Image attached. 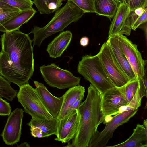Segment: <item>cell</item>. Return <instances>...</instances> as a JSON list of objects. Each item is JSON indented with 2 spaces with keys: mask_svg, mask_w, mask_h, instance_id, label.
Masks as SVG:
<instances>
[{
  "mask_svg": "<svg viewBox=\"0 0 147 147\" xmlns=\"http://www.w3.org/2000/svg\"><path fill=\"white\" fill-rule=\"evenodd\" d=\"M19 30L4 32L0 38V75L19 87L28 83L34 71L32 41Z\"/></svg>",
  "mask_w": 147,
  "mask_h": 147,
  "instance_id": "obj_1",
  "label": "cell"
},
{
  "mask_svg": "<svg viewBox=\"0 0 147 147\" xmlns=\"http://www.w3.org/2000/svg\"><path fill=\"white\" fill-rule=\"evenodd\" d=\"M85 88L79 85L69 88L62 96L63 101L60 113L57 118L60 120L68 114L69 109L79 98L84 97Z\"/></svg>",
  "mask_w": 147,
  "mask_h": 147,
  "instance_id": "obj_18",
  "label": "cell"
},
{
  "mask_svg": "<svg viewBox=\"0 0 147 147\" xmlns=\"http://www.w3.org/2000/svg\"><path fill=\"white\" fill-rule=\"evenodd\" d=\"M113 36L129 63L137 78L138 79L143 77L146 63L143 59L137 45L123 34H118Z\"/></svg>",
  "mask_w": 147,
  "mask_h": 147,
  "instance_id": "obj_9",
  "label": "cell"
},
{
  "mask_svg": "<svg viewBox=\"0 0 147 147\" xmlns=\"http://www.w3.org/2000/svg\"><path fill=\"white\" fill-rule=\"evenodd\" d=\"M120 3L117 0H94L95 13L109 18L113 17Z\"/></svg>",
  "mask_w": 147,
  "mask_h": 147,
  "instance_id": "obj_21",
  "label": "cell"
},
{
  "mask_svg": "<svg viewBox=\"0 0 147 147\" xmlns=\"http://www.w3.org/2000/svg\"><path fill=\"white\" fill-rule=\"evenodd\" d=\"M80 116L78 109L67 115L59 120L57 130L56 141L66 143L74 137L80 125Z\"/></svg>",
  "mask_w": 147,
  "mask_h": 147,
  "instance_id": "obj_12",
  "label": "cell"
},
{
  "mask_svg": "<svg viewBox=\"0 0 147 147\" xmlns=\"http://www.w3.org/2000/svg\"><path fill=\"white\" fill-rule=\"evenodd\" d=\"M17 93V91L11 87L8 81L0 75V97L12 101Z\"/></svg>",
  "mask_w": 147,
  "mask_h": 147,
  "instance_id": "obj_23",
  "label": "cell"
},
{
  "mask_svg": "<svg viewBox=\"0 0 147 147\" xmlns=\"http://www.w3.org/2000/svg\"><path fill=\"white\" fill-rule=\"evenodd\" d=\"M36 12V10L32 8L21 11L0 26V31L4 33L19 30L20 26L24 24L27 23Z\"/></svg>",
  "mask_w": 147,
  "mask_h": 147,
  "instance_id": "obj_19",
  "label": "cell"
},
{
  "mask_svg": "<svg viewBox=\"0 0 147 147\" xmlns=\"http://www.w3.org/2000/svg\"><path fill=\"white\" fill-rule=\"evenodd\" d=\"M0 7H1L7 11L11 10L18 8H17L14 7L10 5H9L0 1Z\"/></svg>",
  "mask_w": 147,
  "mask_h": 147,
  "instance_id": "obj_35",
  "label": "cell"
},
{
  "mask_svg": "<svg viewBox=\"0 0 147 147\" xmlns=\"http://www.w3.org/2000/svg\"><path fill=\"white\" fill-rule=\"evenodd\" d=\"M108 147H147V121L144 120L143 124H138L133 130L131 136L125 141Z\"/></svg>",
  "mask_w": 147,
  "mask_h": 147,
  "instance_id": "obj_16",
  "label": "cell"
},
{
  "mask_svg": "<svg viewBox=\"0 0 147 147\" xmlns=\"http://www.w3.org/2000/svg\"><path fill=\"white\" fill-rule=\"evenodd\" d=\"M125 99L127 104L132 100L139 86V80L136 79L129 81L124 85Z\"/></svg>",
  "mask_w": 147,
  "mask_h": 147,
  "instance_id": "obj_24",
  "label": "cell"
},
{
  "mask_svg": "<svg viewBox=\"0 0 147 147\" xmlns=\"http://www.w3.org/2000/svg\"><path fill=\"white\" fill-rule=\"evenodd\" d=\"M59 121L57 118L49 120L32 118L27 124L30 127L40 128L45 137H47L52 135H57Z\"/></svg>",
  "mask_w": 147,
  "mask_h": 147,
  "instance_id": "obj_20",
  "label": "cell"
},
{
  "mask_svg": "<svg viewBox=\"0 0 147 147\" xmlns=\"http://www.w3.org/2000/svg\"><path fill=\"white\" fill-rule=\"evenodd\" d=\"M83 99L82 98H80L78 99L70 108L68 114L75 110L78 109V108L82 102V100Z\"/></svg>",
  "mask_w": 147,
  "mask_h": 147,
  "instance_id": "obj_33",
  "label": "cell"
},
{
  "mask_svg": "<svg viewBox=\"0 0 147 147\" xmlns=\"http://www.w3.org/2000/svg\"><path fill=\"white\" fill-rule=\"evenodd\" d=\"M14 7L24 11L32 8L33 4L31 0H0Z\"/></svg>",
  "mask_w": 147,
  "mask_h": 147,
  "instance_id": "obj_25",
  "label": "cell"
},
{
  "mask_svg": "<svg viewBox=\"0 0 147 147\" xmlns=\"http://www.w3.org/2000/svg\"><path fill=\"white\" fill-rule=\"evenodd\" d=\"M147 10V7H141L136 8L132 12L137 16H140Z\"/></svg>",
  "mask_w": 147,
  "mask_h": 147,
  "instance_id": "obj_34",
  "label": "cell"
},
{
  "mask_svg": "<svg viewBox=\"0 0 147 147\" xmlns=\"http://www.w3.org/2000/svg\"><path fill=\"white\" fill-rule=\"evenodd\" d=\"M146 68L143 77L138 79L139 80V92L141 96H147V77L146 76Z\"/></svg>",
  "mask_w": 147,
  "mask_h": 147,
  "instance_id": "obj_28",
  "label": "cell"
},
{
  "mask_svg": "<svg viewBox=\"0 0 147 147\" xmlns=\"http://www.w3.org/2000/svg\"><path fill=\"white\" fill-rule=\"evenodd\" d=\"M22 11L19 9L7 11L0 14V26L9 20Z\"/></svg>",
  "mask_w": 147,
  "mask_h": 147,
  "instance_id": "obj_27",
  "label": "cell"
},
{
  "mask_svg": "<svg viewBox=\"0 0 147 147\" xmlns=\"http://www.w3.org/2000/svg\"><path fill=\"white\" fill-rule=\"evenodd\" d=\"M81 46L85 47L87 46L89 43V39L86 36H83L81 38L80 41Z\"/></svg>",
  "mask_w": 147,
  "mask_h": 147,
  "instance_id": "obj_36",
  "label": "cell"
},
{
  "mask_svg": "<svg viewBox=\"0 0 147 147\" xmlns=\"http://www.w3.org/2000/svg\"><path fill=\"white\" fill-rule=\"evenodd\" d=\"M72 37L71 32H61L48 45L46 51L50 57L56 58L60 57L71 42Z\"/></svg>",
  "mask_w": 147,
  "mask_h": 147,
  "instance_id": "obj_17",
  "label": "cell"
},
{
  "mask_svg": "<svg viewBox=\"0 0 147 147\" xmlns=\"http://www.w3.org/2000/svg\"><path fill=\"white\" fill-rule=\"evenodd\" d=\"M32 135L34 137L42 138L45 137L42 131L39 128L35 127H30Z\"/></svg>",
  "mask_w": 147,
  "mask_h": 147,
  "instance_id": "obj_32",
  "label": "cell"
},
{
  "mask_svg": "<svg viewBox=\"0 0 147 147\" xmlns=\"http://www.w3.org/2000/svg\"><path fill=\"white\" fill-rule=\"evenodd\" d=\"M147 21V10L140 16H138L131 26V29L135 31L142 24L146 23Z\"/></svg>",
  "mask_w": 147,
  "mask_h": 147,
  "instance_id": "obj_30",
  "label": "cell"
},
{
  "mask_svg": "<svg viewBox=\"0 0 147 147\" xmlns=\"http://www.w3.org/2000/svg\"><path fill=\"white\" fill-rule=\"evenodd\" d=\"M35 89L43 104L53 118H57L60 113L63 97H56L51 93L42 83L34 81Z\"/></svg>",
  "mask_w": 147,
  "mask_h": 147,
  "instance_id": "obj_14",
  "label": "cell"
},
{
  "mask_svg": "<svg viewBox=\"0 0 147 147\" xmlns=\"http://www.w3.org/2000/svg\"><path fill=\"white\" fill-rule=\"evenodd\" d=\"M7 11V10H5L1 7H0V14L2 13H3L4 12H6V11Z\"/></svg>",
  "mask_w": 147,
  "mask_h": 147,
  "instance_id": "obj_38",
  "label": "cell"
},
{
  "mask_svg": "<svg viewBox=\"0 0 147 147\" xmlns=\"http://www.w3.org/2000/svg\"><path fill=\"white\" fill-rule=\"evenodd\" d=\"M77 70L78 72L89 82L101 95L108 90L115 86L96 55L83 56L78 64Z\"/></svg>",
  "mask_w": 147,
  "mask_h": 147,
  "instance_id": "obj_4",
  "label": "cell"
},
{
  "mask_svg": "<svg viewBox=\"0 0 147 147\" xmlns=\"http://www.w3.org/2000/svg\"><path fill=\"white\" fill-rule=\"evenodd\" d=\"M112 53L121 69L129 81L137 79L129 63L113 36L107 40Z\"/></svg>",
  "mask_w": 147,
  "mask_h": 147,
  "instance_id": "obj_15",
  "label": "cell"
},
{
  "mask_svg": "<svg viewBox=\"0 0 147 147\" xmlns=\"http://www.w3.org/2000/svg\"><path fill=\"white\" fill-rule=\"evenodd\" d=\"M128 5L130 12H132L135 9L138 7H147V0H129Z\"/></svg>",
  "mask_w": 147,
  "mask_h": 147,
  "instance_id": "obj_31",
  "label": "cell"
},
{
  "mask_svg": "<svg viewBox=\"0 0 147 147\" xmlns=\"http://www.w3.org/2000/svg\"><path fill=\"white\" fill-rule=\"evenodd\" d=\"M119 3H122L123 2V0H117Z\"/></svg>",
  "mask_w": 147,
  "mask_h": 147,
  "instance_id": "obj_40",
  "label": "cell"
},
{
  "mask_svg": "<svg viewBox=\"0 0 147 147\" xmlns=\"http://www.w3.org/2000/svg\"><path fill=\"white\" fill-rule=\"evenodd\" d=\"M130 13L128 5L124 3L119 4L110 24L108 38L118 34L130 35Z\"/></svg>",
  "mask_w": 147,
  "mask_h": 147,
  "instance_id": "obj_13",
  "label": "cell"
},
{
  "mask_svg": "<svg viewBox=\"0 0 147 147\" xmlns=\"http://www.w3.org/2000/svg\"><path fill=\"white\" fill-rule=\"evenodd\" d=\"M86 98L78 110L80 119L78 129L72 142L66 147H88L99 125L104 120L102 110V95L92 84L88 87Z\"/></svg>",
  "mask_w": 147,
  "mask_h": 147,
  "instance_id": "obj_2",
  "label": "cell"
},
{
  "mask_svg": "<svg viewBox=\"0 0 147 147\" xmlns=\"http://www.w3.org/2000/svg\"><path fill=\"white\" fill-rule=\"evenodd\" d=\"M96 55L98 57L107 76L115 87H121L129 81L119 66L107 41L102 45Z\"/></svg>",
  "mask_w": 147,
  "mask_h": 147,
  "instance_id": "obj_8",
  "label": "cell"
},
{
  "mask_svg": "<svg viewBox=\"0 0 147 147\" xmlns=\"http://www.w3.org/2000/svg\"><path fill=\"white\" fill-rule=\"evenodd\" d=\"M138 109H130L118 113L108 121L103 130L97 131L91 139L88 147H104L113 137L115 130L119 126L127 122L137 113Z\"/></svg>",
  "mask_w": 147,
  "mask_h": 147,
  "instance_id": "obj_7",
  "label": "cell"
},
{
  "mask_svg": "<svg viewBox=\"0 0 147 147\" xmlns=\"http://www.w3.org/2000/svg\"><path fill=\"white\" fill-rule=\"evenodd\" d=\"M68 1L73 3L84 13H95L94 0H68Z\"/></svg>",
  "mask_w": 147,
  "mask_h": 147,
  "instance_id": "obj_26",
  "label": "cell"
},
{
  "mask_svg": "<svg viewBox=\"0 0 147 147\" xmlns=\"http://www.w3.org/2000/svg\"><path fill=\"white\" fill-rule=\"evenodd\" d=\"M39 69L44 80L51 87L64 89L80 83L81 78L75 76L71 72L60 68L55 63L43 65Z\"/></svg>",
  "mask_w": 147,
  "mask_h": 147,
  "instance_id": "obj_6",
  "label": "cell"
},
{
  "mask_svg": "<svg viewBox=\"0 0 147 147\" xmlns=\"http://www.w3.org/2000/svg\"><path fill=\"white\" fill-rule=\"evenodd\" d=\"M128 105L124 86L114 87L102 95L101 108L104 121L108 117L119 113L120 109Z\"/></svg>",
  "mask_w": 147,
  "mask_h": 147,
  "instance_id": "obj_10",
  "label": "cell"
},
{
  "mask_svg": "<svg viewBox=\"0 0 147 147\" xmlns=\"http://www.w3.org/2000/svg\"><path fill=\"white\" fill-rule=\"evenodd\" d=\"M24 111L17 108L9 115L1 135L7 145L12 146L20 141Z\"/></svg>",
  "mask_w": 147,
  "mask_h": 147,
  "instance_id": "obj_11",
  "label": "cell"
},
{
  "mask_svg": "<svg viewBox=\"0 0 147 147\" xmlns=\"http://www.w3.org/2000/svg\"><path fill=\"white\" fill-rule=\"evenodd\" d=\"M123 2L127 5H128L129 0H123Z\"/></svg>",
  "mask_w": 147,
  "mask_h": 147,
  "instance_id": "obj_39",
  "label": "cell"
},
{
  "mask_svg": "<svg viewBox=\"0 0 147 147\" xmlns=\"http://www.w3.org/2000/svg\"><path fill=\"white\" fill-rule=\"evenodd\" d=\"M10 104L0 97V115L9 116L11 113Z\"/></svg>",
  "mask_w": 147,
  "mask_h": 147,
  "instance_id": "obj_29",
  "label": "cell"
},
{
  "mask_svg": "<svg viewBox=\"0 0 147 147\" xmlns=\"http://www.w3.org/2000/svg\"><path fill=\"white\" fill-rule=\"evenodd\" d=\"M16 96L24 111L32 118L49 120L54 118L45 107L35 88L28 83L19 87Z\"/></svg>",
  "mask_w": 147,
  "mask_h": 147,
  "instance_id": "obj_5",
  "label": "cell"
},
{
  "mask_svg": "<svg viewBox=\"0 0 147 147\" xmlns=\"http://www.w3.org/2000/svg\"><path fill=\"white\" fill-rule=\"evenodd\" d=\"M63 0H33L32 1L41 14H49L56 11L62 4Z\"/></svg>",
  "mask_w": 147,
  "mask_h": 147,
  "instance_id": "obj_22",
  "label": "cell"
},
{
  "mask_svg": "<svg viewBox=\"0 0 147 147\" xmlns=\"http://www.w3.org/2000/svg\"><path fill=\"white\" fill-rule=\"evenodd\" d=\"M18 147H30L29 144L26 142L22 143L20 144L18 146Z\"/></svg>",
  "mask_w": 147,
  "mask_h": 147,
  "instance_id": "obj_37",
  "label": "cell"
},
{
  "mask_svg": "<svg viewBox=\"0 0 147 147\" xmlns=\"http://www.w3.org/2000/svg\"><path fill=\"white\" fill-rule=\"evenodd\" d=\"M84 13L72 2L67 1L62 8L59 9L50 21L42 28L34 26L29 34L32 33L33 47H39L47 38L62 31L69 24L79 20Z\"/></svg>",
  "mask_w": 147,
  "mask_h": 147,
  "instance_id": "obj_3",
  "label": "cell"
}]
</instances>
